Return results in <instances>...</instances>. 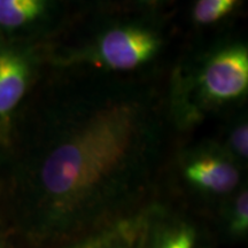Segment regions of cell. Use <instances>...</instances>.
I'll use <instances>...</instances> for the list:
<instances>
[{"mask_svg": "<svg viewBox=\"0 0 248 248\" xmlns=\"http://www.w3.org/2000/svg\"><path fill=\"white\" fill-rule=\"evenodd\" d=\"M228 154L247 169L248 120L246 107L231 113L221 138L216 140Z\"/></svg>", "mask_w": 248, "mask_h": 248, "instance_id": "obj_11", "label": "cell"}, {"mask_svg": "<svg viewBox=\"0 0 248 248\" xmlns=\"http://www.w3.org/2000/svg\"><path fill=\"white\" fill-rule=\"evenodd\" d=\"M150 204L137 213L95 229L60 248H144Z\"/></svg>", "mask_w": 248, "mask_h": 248, "instance_id": "obj_8", "label": "cell"}, {"mask_svg": "<svg viewBox=\"0 0 248 248\" xmlns=\"http://www.w3.org/2000/svg\"><path fill=\"white\" fill-rule=\"evenodd\" d=\"M160 2H78L46 44L48 67L122 77L154 76L170 43Z\"/></svg>", "mask_w": 248, "mask_h": 248, "instance_id": "obj_2", "label": "cell"}, {"mask_svg": "<svg viewBox=\"0 0 248 248\" xmlns=\"http://www.w3.org/2000/svg\"><path fill=\"white\" fill-rule=\"evenodd\" d=\"M208 234L187 210L159 197L150 204L144 248H209Z\"/></svg>", "mask_w": 248, "mask_h": 248, "instance_id": "obj_7", "label": "cell"}, {"mask_svg": "<svg viewBox=\"0 0 248 248\" xmlns=\"http://www.w3.org/2000/svg\"><path fill=\"white\" fill-rule=\"evenodd\" d=\"M243 7L238 0H198L190 5L188 22L195 29H207L224 24Z\"/></svg>", "mask_w": 248, "mask_h": 248, "instance_id": "obj_10", "label": "cell"}, {"mask_svg": "<svg viewBox=\"0 0 248 248\" xmlns=\"http://www.w3.org/2000/svg\"><path fill=\"white\" fill-rule=\"evenodd\" d=\"M170 119L177 135L210 115L245 107L248 95V46L225 36L192 49L177 62L166 88Z\"/></svg>", "mask_w": 248, "mask_h": 248, "instance_id": "obj_3", "label": "cell"}, {"mask_svg": "<svg viewBox=\"0 0 248 248\" xmlns=\"http://www.w3.org/2000/svg\"><path fill=\"white\" fill-rule=\"evenodd\" d=\"M75 7L58 0H0V43L48 44Z\"/></svg>", "mask_w": 248, "mask_h": 248, "instance_id": "obj_6", "label": "cell"}, {"mask_svg": "<svg viewBox=\"0 0 248 248\" xmlns=\"http://www.w3.org/2000/svg\"><path fill=\"white\" fill-rule=\"evenodd\" d=\"M245 173L218 142L204 140L173 151L164 176L183 198L216 212L247 183Z\"/></svg>", "mask_w": 248, "mask_h": 248, "instance_id": "obj_4", "label": "cell"}, {"mask_svg": "<svg viewBox=\"0 0 248 248\" xmlns=\"http://www.w3.org/2000/svg\"><path fill=\"white\" fill-rule=\"evenodd\" d=\"M219 229L230 241H244L248 235V186L245 183L218 209Z\"/></svg>", "mask_w": 248, "mask_h": 248, "instance_id": "obj_9", "label": "cell"}, {"mask_svg": "<svg viewBox=\"0 0 248 248\" xmlns=\"http://www.w3.org/2000/svg\"><path fill=\"white\" fill-rule=\"evenodd\" d=\"M47 68L46 45L0 43V154L17 114Z\"/></svg>", "mask_w": 248, "mask_h": 248, "instance_id": "obj_5", "label": "cell"}, {"mask_svg": "<svg viewBox=\"0 0 248 248\" xmlns=\"http://www.w3.org/2000/svg\"><path fill=\"white\" fill-rule=\"evenodd\" d=\"M176 136L154 76L48 67L0 154L18 232L60 248L145 208L159 197Z\"/></svg>", "mask_w": 248, "mask_h": 248, "instance_id": "obj_1", "label": "cell"}]
</instances>
